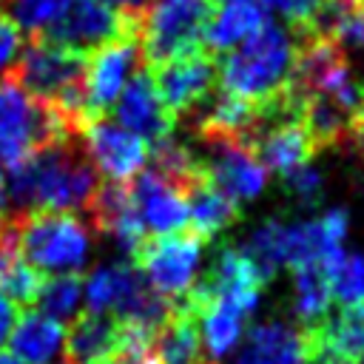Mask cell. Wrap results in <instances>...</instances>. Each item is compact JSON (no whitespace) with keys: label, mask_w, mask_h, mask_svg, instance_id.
<instances>
[{"label":"cell","mask_w":364,"mask_h":364,"mask_svg":"<svg viewBox=\"0 0 364 364\" xmlns=\"http://www.w3.org/2000/svg\"><path fill=\"white\" fill-rule=\"evenodd\" d=\"M100 191L97 168L82 145V136H68L43 145L26 162L6 171L11 213L26 210H88Z\"/></svg>","instance_id":"1"},{"label":"cell","mask_w":364,"mask_h":364,"mask_svg":"<svg viewBox=\"0 0 364 364\" xmlns=\"http://www.w3.org/2000/svg\"><path fill=\"white\" fill-rule=\"evenodd\" d=\"M299 43L282 23L264 20L219 63L222 91L247 102H267L293 85Z\"/></svg>","instance_id":"2"},{"label":"cell","mask_w":364,"mask_h":364,"mask_svg":"<svg viewBox=\"0 0 364 364\" xmlns=\"http://www.w3.org/2000/svg\"><path fill=\"white\" fill-rule=\"evenodd\" d=\"M6 233L23 259L40 273H80L91 253V233L77 213L26 210L6 213Z\"/></svg>","instance_id":"3"},{"label":"cell","mask_w":364,"mask_h":364,"mask_svg":"<svg viewBox=\"0 0 364 364\" xmlns=\"http://www.w3.org/2000/svg\"><path fill=\"white\" fill-rule=\"evenodd\" d=\"M88 54L68 46L51 43L46 37H31L28 48L20 54L9 77L37 102L60 108L74 117L82 128L88 125L82 114V74Z\"/></svg>","instance_id":"4"},{"label":"cell","mask_w":364,"mask_h":364,"mask_svg":"<svg viewBox=\"0 0 364 364\" xmlns=\"http://www.w3.org/2000/svg\"><path fill=\"white\" fill-rule=\"evenodd\" d=\"M82 136V125L60 108L28 97L9 74L0 82V168L11 171L48 142Z\"/></svg>","instance_id":"5"},{"label":"cell","mask_w":364,"mask_h":364,"mask_svg":"<svg viewBox=\"0 0 364 364\" xmlns=\"http://www.w3.org/2000/svg\"><path fill=\"white\" fill-rule=\"evenodd\" d=\"M213 17V0H148L136 11V37L142 65H162L199 48Z\"/></svg>","instance_id":"6"},{"label":"cell","mask_w":364,"mask_h":364,"mask_svg":"<svg viewBox=\"0 0 364 364\" xmlns=\"http://www.w3.org/2000/svg\"><path fill=\"white\" fill-rule=\"evenodd\" d=\"M202 245L205 242L199 236H193L191 230L154 236L139 247V253L134 256V264L145 273V282L159 296L179 301L196 284Z\"/></svg>","instance_id":"7"},{"label":"cell","mask_w":364,"mask_h":364,"mask_svg":"<svg viewBox=\"0 0 364 364\" xmlns=\"http://www.w3.org/2000/svg\"><path fill=\"white\" fill-rule=\"evenodd\" d=\"M136 65H142L136 28L91 51L82 74V114L88 122L102 119V114L117 102L122 88L128 85V77Z\"/></svg>","instance_id":"8"},{"label":"cell","mask_w":364,"mask_h":364,"mask_svg":"<svg viewBox=\"0 0 364 364\" xmlns=\"http://www.w3.org/2000/svg\"><path fill=\"white\" fill-rule=\"evenodd\" d=\"M136 28V11H122L105 0H68L54 26L43 34L51 43L91 54L100 46Z\"/></svg>","instance_id":"9"},{"label":"cell","mask_w":364,"mask_h":364,"mask_svg":"<svg viewBox=\"0 0 364 364\" xmlns=\"http://www.w3.org/2000/svg\"><path fill=\"white\" fill-rule=\"evenodd\" d=\"M148 71L156 82L162 102L168 105V111L173 117L199 111L208 102V97L213 94L216 80H219V63L205 46L185 51L162 65L148 68Z\"/></svg>","instance_id":"10"},{"label":"cell","mask_w":364,"mask_h":364,"mask_svg":"<svg viewBox=\"0 0 364 364\" xmlns=\"http://www.w3.org/2000/svg\"><path fill=\"white\" fill-rule=\"evenodd\" d=\"M208 156L202 159L205 179L233 202L256 199L267 185V168L253 148L239 139H205Z\"/></svg>","instance_id":"11"},{"label":"cell","mask_w":364,"mask_h":364,"mask_svg":"<svg viewBox=\"0 0 364 364\" xmlns=\"http://www.w3.org/2000/svg\"><path fill=\"white\" fill-rule=\"evenodd\" d=\"M82 145L94 168L108 182H131L148 159V142L122 128L119 122L91 119L82 128Z\"/></svg>","instance_id":"12"},{"label":"cell","mask_w":364,"mask_h":364,"mask_svg":"<svg viewBox=\"0 0 364 364\" xmlns=\"http://www.w3.org/2000/svg\"><path fill=\"white\" fill-rule=\"evenodd\" d=\"M128 191L145 233L165 236L188 228V193L162 173H156L154 168L139 171L128 182Z\"/></svg>","instance_id":"13"},{"label":"cell","mask_w":364,"mask_h":364,"mask_svg":"<svg viewBox=\"0 0 364 364\" xmlns=\"http://www.w3.org/2000/svg\"><path fill=\"white\" fill-rule=\"evenodd\" d=\"M117 122L122 128H128L131 134H136L139 139H145L148 145L171 136L176 117L168 111V105L162 102L156 82L151 77V71L142 65V71L122 88V94L117 97Z\"/></svg>","instance_id":"14"},{"label":"cell","mask_w":364,"mask_h":364,"mask_svg":"<svg viewBox=\"0 0 364 364\" xmlns=\"http://www.w3.org/2000/svg\"><path fill=\"white\" fill-rule=\"evenodd\" d=\"M88 216L94 222V228L102 236H111V242L125 253V259L134 262V256L139 253V247L151 239L142 228V219L134 208L128 182H108L100 185L97 196L88 205Z\"/></svg>","instance_id":"15"},{"label":"cell","mask_w":364,"mask_h":364,"mask_svg":"<svg viewBox=\"0 0 364 364\" xmlns=\"http://www.w3.org/2000/svg\"><path fill=\"white\" fill-rule=\"evenodd\" d=\"M307 327L273 318L247 330L230 364H307Z\"/></svg>","instance_id":"16"},{"label":"cell","mask_w":364,"mask_h":364,"mask_svg":"<svg viewBox=\"0 0 364 364\" xmlns=\"http://www.w3.org/2000/svg\"><path fill=\"white\" fill-rule=\"evenodd\" d=\"M154 355L156 364H208L196 313L188 307L185 299L173 301V313L154 333Z\"/></svg>","instance_id":"17"},{"label":"cell","mask_w":364,"mask_h":364,"mask_svg":"<svg viewBox=\"0 0 364 364\" xmlns=\"http://www.w3.org/2000/svg\"><path fill=\"white\" fill-rule=\"evenodd\" d=\"M9 347L11 355H17L23 364H48L65 347V327L63 321H54L40 310L23 313L9 333Z\"/></svg>","instance_id":"18"},{"label":"cell","mask_w":364,"mask_h":364,"mask_svg":"<svg viewBox=\"0 0 364 364\" xmlns=\"http://www.w3.org/2000/svg\"><path fill=\"white\" fill-rule=\"evenodd\" d=\"M119 344V318L108 313H82L65 330V355L71 364H100Z\"/></svg>","instance_id":"19"},{"label":"cell","mask_w":364,"mask_h":364,"mask_svg":"<svg viewBox=\"0 0 364 364\" xmlns=\"http://www.w3.org/2000/svg\"><path fill=\"white\" fill-rule=\"evenodd\" d=\"M267 20L259 0H228L205 28V48L210 54H228L239 43H245L262 23Z\"/></svg>","instance_id":"20"},{"label":"cell","mask_w":364,"mask_h":364,"mask_svg":"<svg viewBox=\"0 0 364 364\" xmlns=\"http://www.w3.org/2000/svg\"><path fill=\"white\" fill-rule=\"evenodd\" d=\"M236 222V202L219 193L202 173L188 188V230L202 242L216 239Z\"/></svg>","instance_id":"21"},{"label":"cell","mask_w":364,"mask_h":364,"mask_svg":"<svg viewBox=\"0 0 364 364\" xmlns=\"http://www.w3.org/2000/svg\"><path fill=\"white\" fill-rule=\"evenodd\" d=\"M310 338L353 364H364V304L341 307L327 313L316 327H307Z\"/></svg>","instance_id":"22"},{"label":"cell","mask_w":364,"mask_h":364,"mask_svg":"<svg viewBox=\"0 0 364 364\" xmlns=\"http://www.w3.org/2000/svg\"><path fill=\"white\" fill-rule=\"evenodd\" d=\"M247 262L253 264L256 276L262 284H267L284 264H287V222L282 219H267L262 222L247 242L239 247Z\"/></svg>","instance_id":"23"},{"label":"cell","mask_w":364,"mask_h":364,"mask_svg":"<svg viewBox=\"0 0 364 364\" xmlns=\"http://www.w3.org/2000/svg\"><path fill=\"white\" fill-rule=\"evenodd\" d=\"M330 273L318 264L293 267V313L304 327H316L330 313Z\"/></svg>","instance_id":"24"},{"label":"cell","mask_w":364,"mask_h":364,"mask_svg":"<svg viewBox=\"0 0 364 364\" xmlns=\"http://www.w3.org/2000/svg\"><path fill=\"white\" fill-rule=\"evenodd\" d=\"M40 284H43L40 273L23 259V253L17 250V245L3 228L0 230V293L11 299L17 307H26V304H34Z\"/></svg>","instance_id":"25"},{"label":"cell","mask_w":364,"mask_h":364,"mask_svg":"<svg viewBox=\"0 0 364 364\" xmlns=\"http://www.w3.org/2000/svg\"><path fill=\"white\" fill-rule=\"evenodd\" d=\"M82 301V279L80 273H60L51 279H43L34 304L40 307L43 316L54 318V321H65L71 316H77Z\"/></svg>","instance_id":"26"},{"label":"cell","mask_w":364,"mask_h":364,"mask_svg":"<svg viewBox=\"0 0 364 364\" xmlns=\"http://www.w3.org/2000/svg\"><path fill=\"white\" fill-rule=\"evenodd\" d=\"M330 290L341 307L364 304V253H341L330 270Z\"/></svg>","instance_id":"27"},{"label":"cell","mask_w":364,"mask_h":364,"mask_svg":"<svg viewBox=\"0 0 364 364\" xmlns=\"http://www.w3.org/2000/svg\"><path fill=\"white\" fill-rule=\"evenodd\" d=\"M68 0H11V20L20 26V31H28L31 37H43Z\"/></svg>","instance_id":"28"},{"label":"cell","mask_w":364,"mask_h":364,"mask_svg":"<svg viewBox=\"0 0 364 364\" xmlns=\"http://www.w3.org/2000/svg\"><path fill=\"white\" fill-rule=\"evenodd\" d=\"M284 188H287V193H290L299 205L313 208V205L321 202V196H324V176H321V171H318L316 165L304 162V165L293 168L290 173H284Z\"/></svg>","instance_id":"29"},{"label":"cell","mask_w":364,"mask_h":364,"mask_svg":"<svg viewBox=\"0 0 364 364\" xmlns=\"http://www.w3.org/2000/svg\"><path fill=\"white\" fill-rule=\"evenodd\" d=\"M259 3H262V9L284 17L290 31H301L313 23V17L321 11V6L327 0H259Z\"/></svg>","instance_id":"30"},{"label":"cell","mask_w":364,"mask_h":364,"mask_svg":"<svg viewBox=\"0 0 364 364\" xmlns=\"http://www.w3.org/2000/svg\"><path fill=\"white\" fill-rule=\"evenodd\" d=\"M17 48H20V26L11 20V14L0 11V71L9 63H14Z\"/></svg>","instance_id":"31"},{"label":"cell","mask_w":364,"mask_h":364,"mask_svg":"<svg viewBox=\"0 0 364 364\" xmlns=\"http://www.w3.org/2000/svg\"><path fill=\"white\" fill-rule=\"evenodd\" d=\"M307 341H310V347H307V364H353V361H347L344 355H338V353H333V350L316 344V341L310 338V333H307Z\"/></svg>","instance_id":"32"},{"label":"cell","mask_w":364,"mask_h":364,"mask_svg":"<svg viewBox=\"0 0 364 364\" xmlns=\"http://www.w3.org/2000/svg\"><path fill=\"white\" fill-rule=\"evenodd\" d=\"M14 321H17V304L0 293V344L9 341V333H11Z\"/></svg>","instance_id":"33"},{"label":"cell","mask_w":364,"mask_h":364,"mask_svg":"<svg viewBox=\"0 0 364 364\" xmlns=\"http://www.w3.org/2000/svg\"><path fill=\"white\" fill-rule=\"evenodd\" d=\"M105 3H111V6H117V9H122V11H139L148 0H105Z\"/></svg>","instance_id":"34"},{"label":"cell","mask_w":364,"mask_h":364,"mask_svg":"<svg viewBox=\"0 0 364 364\" xmlns=\"http://www.w3.org/2000/svg\"><path fill=\"white\" fill-rule=\"evenodd\" d=\"M0 364H23L17 355H11V353H0Z\"/></svg>","instance_id":"35"},{"label":"cell","mask_w":364,"mask_h":364,"mask_svg":"<svg viewBox=\"0 0 364 364\" xmlns=\"http://www.w3.org/2000/svg\"><path fill=\"white\" fill-rule=\"evenodd\" d=\"M48 364H71V361H68V355H57V358L48 361Z\"/></svg>","instance_id":"36"},{"label":"cell","mask_w":364,"mask_h":364,"mask_svg":"<svg viewBox=\"0 0 364 364\" xmlns=\"http://www.w3.org/2000/svg\"><path fill=\"white\" fill-rule=\"evenodd\" d=\"M353 3H355V6H358V9L364 11V0H353Z\"/></svg>","instance_id":"37"},{"label":"cell","mask_w":364,"mask_h":364,"mask_svg":"<svg viewBox=\"0 0 364 364\" xmlns=\"http://www.w3.org/2000/svg\"><path fill=\"white\" fill-rule=\"evenodd\" d=\"M0 182H3V168H0Z\"/></svg>","instance_id":"38"},{"label":"cell","mask_w":364,"mask_h":364,"mask_svg":"<svg viewBox=\"0 0 364 364\" xmlns=\"http://www.w3.org/2000/svg\"><path fill=\"white\" fill-rule=\"evenodd\" d=\"M213 3H216V0H213ZM219 3H228V0H219Z\"/></svg>","instance_id":"39"},{"label":"cell","mask_w":364,"mask_h":364,"mask_svg":"<svg viewBox=\"0 0 364 364\" xmlns=\"http://www.w3.org/2000/svg\"><path fill=\"white\" fill-rule=\"evenodd\" d=\"M0 3H3V0H0Z\"/></svg>","instance_id":"40"}]
</instances>
